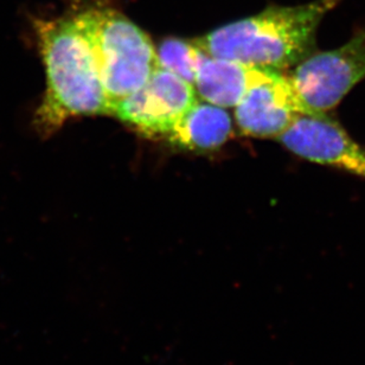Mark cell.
<instances>
[{"mask_svg": "<svg viewBox=\"0 0 365 365\" xmlns=\"http://www.w3.org/2000/svg\"><path fill=\"white\" fill-rule=\"evenodd\" d=\"M232 132L228 112L209 102L197 101L173 128V144L193 151H211L228 140Z\"/></svg>", "mask_w": 365, "mask_h": 365, "instance_id": "cell-9", "label": "cell"}, {"mask_svg": "<svg viewBox=\"0 0 365 365\" xmlns=\"http://www.w3.org/2000/svg\"><path fill=\"white\" fill-rule=\"evenodd\" d=\"M34 31L46 81L34 116L37 132L48 137L73 118L110 115L91 43L75 10L35 19Z\"/></svg>", "mask_w": 365, "mask_h": 365, "instance_id": "cell-1", "label": "cell"}, {"mask_svg": "<svg viewBox=\"0 0 365 365\" xmlns=\"http://www.w3.org/2000/svg\"><path fill=\"white\" fill-rule=\"evenodd\" d=\"M88 37L110 115L116 102L132 94L159 67L152 41L116 9L94 4L75 10Z\"/></svg>", "mask_w": 365, "mask_h": 365, "instance_id": "cell-3", "label": "cell"}, {"mask_svg": "<svg viewBox=\"0 0 365 365\" xmlns=\"http://www.w3.org/2000/svg\"><path fill=\"white\" fill-rule=\"evenodd\" d=\"M197 100L195 87L158 67L140 88L116 102L112 115L150 137H170Z\"/></svg>", "mask_w": 365, "mask_h": 365, "instance_id": "cell-5", "label": "cell"}, {"mask_svg": "<svg viewBox=\"0 0 365 365\" xmlns=\"http://www.w3.org/2000/svg\"><path fill=\"white\" fill-rule=\"evenodd\" d=\"M235 119L243 133L277 138L300 114H306L287 75L264 69L235 107Z\"/></svg>", "mask_w": 365, "mask_h": 365, "instance_id": "cell-7", "label": "cell"}, {"mask_svg": "<svg viewBox=\"0 0 365 365\" xmlns=\"http://www.w3.org/2000/svg\"><path fill=\"white\" fill-rule=\"evenodd\" d=\"M264 71L236 61L211 56L200 50L193 87L205 102L222 108L236 107Z\"/></svg>", "mask_w": 365, "mask_h": 365, "instance_id": "cell-8", "label": "cell"}, {"mask_svg": "<svg viewBox=\"0 0 365 365\" xmlns=\"http://www.w3.org/2000/svg\"><path fill=\"white\" fill-rule=\"evenodd\" d=\"M277 140L300 158L365 180V146L327 114H300Z\"/></svg>", "mask_w": 365, "mask_h": 365, "instance_id": "cell-6", "label": "cell"}, {"mask_svg": "<svg viewBox=\"0 0 365 365\" xmlns=\"http://www.w3.org/2000/svg\"><path fill=\"white\" fill-rule=\"evenodd\" d=\"M343 0H313L295 6L272 5L255 16L215 29L192 39L211 56L250 67L282 71L316 49L320 23Z\"/></svg>", "mask_w": 365, "mask_h": 365, "instance_id": "cell-2", "label": "cell"}, {"mask_svg": "<svg viewBox=\"0 0 365 365\" xmlns=\"http://www.w3.org/2000/svg\"><path fill=\"white\" fill-rule=\"evenodd\" d=\"M306 114H327L365 80V30L327 51H313L287 75Z\"/></svg>", "mask_w": 365, "mask_h": 365, "instance_id": "cell-4", "label": "cell"}, {"mask_svg": "<svg viewBox=\"0 0 365 365\" xmlns=\"http://www.w3.org/2000/svg\"><path fill=\"white\" fill-rule=\"evenodd\" d=\"M200 53V48L193 41L168 38L157 49L158 66L193 86Z\"/></svg>", "mask_w": 365, "mask_h": 365, "instance_id": "cell-10", "label": "cell"}]
</instances>
